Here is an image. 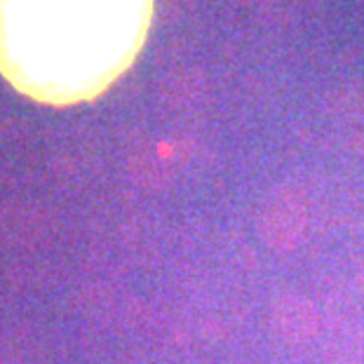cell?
I'll use <instances>...</instances> for the list:
<instances>
[{"label": "cell", "mask_w": 364, "mask_h": 364, "mask_svg": "<svg viewBox=\"0 0 364 364\" xmlns=\"http://www.w3.org/2000/svg\"><path fill=\"white\" fill-rule=\"evenodd\" d=\"M156 0H0V75L66 106L118 80L149 36Z\"/></svg>", "instance_id": "6da1fadb"}, {"label": "cell", "mask_w": 364, "mask_h": 364, "mask_svg": "<svg viewBox=\"0 0 364 364\" xmlns=\"http://www.w3.org/2000/svg\"><path fill=\"white\" fill-rule=\"evenodd\" d=\"M308 207L304 198L291 191L275 193L259 212V235L273 252H291L308 233Z\"/></svg>", "instance_id": "7a4b0ae2"}, {"label": "cell", "mask_w": 364, "mask_h": 364, "mask_svg": "<svg viewBox=\"0 0 364 364\" xmlns=\"http://www.w3.org/2000/svg\"><path fill=\"white\" fill-rule=\"evenodd\" d=\"M270 324L284 343L301 346L315 338L317 329H320V313H317L313 301L304 294L287 291L273 301Z\"/></svg>", "instance_id": "3957f363"}, {"label": "cell", "mask_w": 364, "mask_h": 364, "mask_svg": "<svg viewBox=\"0 0 364 364\" xmlns=\"http://www.w3.org/2000/svg\"><path fill=\"white\" fill-rule=\"evenodd\" d=\"M358 287H360V291L364 294V263H362L360 270H358Z\"/></svg>", "instance_id": "277c9868"}]
</instances>
